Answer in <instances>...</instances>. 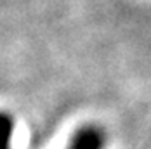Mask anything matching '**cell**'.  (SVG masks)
Listing matches in <instances>:
<instances>
[{
    "label": "cell",
    "mask_w": 151,
    "mask_h": 149,
    "mask_svg": "<svg viewBox=\"0 0 151 149\" xmlns=\"http://www.w3.org/2000/svg\"><path fill=\"white\" fill-rule=\"evenodd\" d=\"M104 135L97 127H83L75 134L68 149H103Z\"/></svg>",
    "instance_id": "6da1fadb"
},
{
    "label": "cell",
    "mask_w": 151,
    "mask_h": 149,
    "mask_svg": "<svg viewBox=\"0 0 151 149\" xmlns=\"http://www.w3.org/2000/svg\"><path fill=\"white\" fill-rule=\"evenodd\" d=\"M14 130V120L7 113H0V149L11 148V137Z\"/></svg>",
    "instance_id": "7a4b0ae2"
}]
</instances>
